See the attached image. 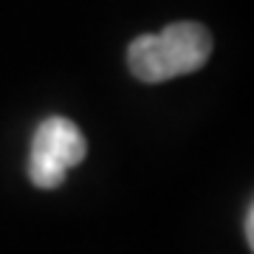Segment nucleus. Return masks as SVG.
<instances>
[{"instance_id": "nucleus-1", "label": "nucleus", "mask_w": 254, "mask_h": 254, "mask_svg": "<svg viewBox=\"0 0 254 254\" xmlns=\"http://www.w3.org/2000/svg\"><path fill=\"white\" fill-rule=\"evenodd\" d=\"M212 57V34L206 26L178 20L158 34H141L127 46V65L138 82L158 85L184 73L200 71Z\"/></svg>"}, {"instance_id": "nucleus-2", "label": "nucleus", "mask_w": 254, "mask_h": 254, "mask_svg": "<svg viewBox=\"0 0 254 254\" xmlns=\"http://www.w3.org/2000/svg\"><path fill=\"white\" fill-rule=\"evenodd\" d=\"M85 155L88 141L79 127L65 116H48L31 138L28 178L40 190H57L63 187L68 170L85 161Z\"/></svg>"}, {"instance_id": "nucleus-3", "label": "nucleus", "mask_w": 254, "mask_h": 254, "mask_svg": "<svg viewBox=\"0 0 254 254\" xmlns=\"http://www.w3.org/2000/svg\"><path fill=\"white\" fill-rule=\"evenodd\" d=\"M246 243L249 249H254V203L246 206Z\"/></svg>"}]
</instances>
